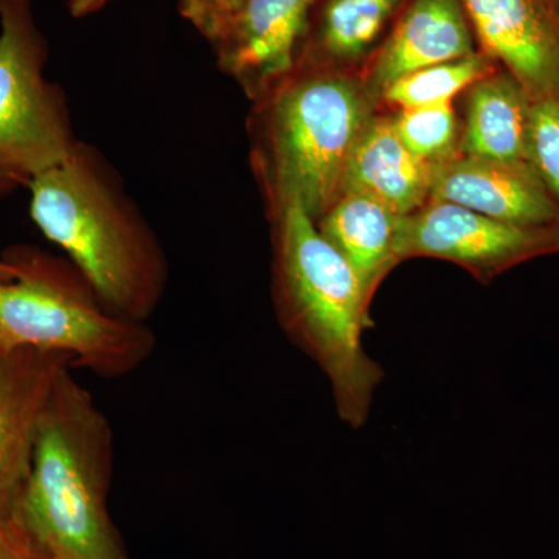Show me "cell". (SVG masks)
<instances>
[{
  "label": "cell",
  "mask_w": 559,
  "mask_h": 559,
  "mask_svg": "<svg viewBox=\"0 0 559 559\" xmlns=\"http://www.w3.org/2000/svg\"><path fill=\"white\" fill-rule=\"evenodd\" d=\"M31 216L64 250L105 307L148 323L170 278L167 253L100 150L80 140L28 186Z\"/></svg>",
  "instance_id": "cell-1"
},
{
  "label": "cell",
  "mask_w": 559,
  "mask_h": 559,
  "mask_svg": "<svg viewBox=\"0 0 559 559\" xmlns=\"http://www.w3.org/2000/svg\"><path fill=\"white\" fill-rule=\"evenodd\" d=\"M271 219L272 296L280 326L329 378L342 421L360 429L384 380L362 345L364 331L373 325L371 301L355 270L299 205Z\"/></svg>",
  "instance_id": "cell-2"
},
{
  "label": "cell",
  "mask_w": 559,
  "mask_h": 559,
  "mask_svg": "<svg viewBox=\"0 0 559 559\" xmlns=\"http://www.w3.org/2000/svg\"><path fill=\"white\" fill-rule=\"evenodd\" d=\"M112 474L109 419L68 369L40 419L10 518L51 559H130L108 510Z\"/></svg>",
  "instance_id": "cell-3"
},
{
  "label": "cell",
  "mask_w": 559,
  "mask_h": 559,
  "mask_svg": "<svg viewBox=\"0 0 559 559\" xmlns=\"http://www.w3.org/2000/svg\"><path fill=\"white\" fill-rule=\"evenodd\" d=\"M374 102L347 70L304 68L253 102L252 165L271 215L299 205L318 223L329 212Z\"/></svg>",
  "instance_id": "cell-4"
},
{
  "label": "cell",
  "mask_w": 559,
  "mask_h": 559,
  "mask_svg": "<svg viewBox=\"0 0 559 559\" xmlns=\"http://www.w3.org/2000/svg\"><path fill=\"white\" fill-rule=\"evenodd\" d=\"M16 275L0 283V352L62 353L106 380L130 377L156 349L148 323L110 312L69 259L38 248L7 250Z\"/></svg>",
  "instance_id": "cell-5"
},
{
  "label": "cell",
  "mask_w": 559,
  "mask_h": 559,
  "mask_svg": "<svg viewBox=\"0 0 559 559\" xmlns=\"http://www.w3.org/2000/svg\"><path fill=\"white\" fill-rule=\"evenodd\" d=\"M47 57L31 0H0V198L28 189L80 142L64 91L44 75Z\"/></svg>",
  "instance_id": "cell-6"
},
{
  "label": "cell",
  "mask_w": 559,
  "mask_h": 559,
  "mask_svg": "<svg viewBox=\"0 0 559 559\" xmlns=\"http://www.w3.org/2000/svg\"><path fill=\"white\" fill-rule=\"evenodd\" d=\"M555 253H559V226H516L441 201L426 202L409 215L396 216V263L432 257L488 282L511 267Z\"/></svg>",
  "instance_id": "cell-7"
},
{
  "label": "cell",
  "mask_w": 559,
  "mask_h": 559,
  "mask_svg": "<svg viewBox=\"0 0 559 559\" xmlns=\"http://www.w3.org/2000/svg\"><path fill=\"white\" fill-rule=\"evenodd\" d=\"M477 47L532 102L559 106V0H462Z\"/></svg>",
  "instance_id": "cell-8"
},
{
  "label": "cell",
  "mask_w": 559,
  "mask_h": 559,
  "mask_svg": "<svg viewBox=\"0 0 559 559\" xmlns=\"http://www.w3.org/2000/svg\"><path fill=\"white\" fill-rule=\"evenodd\" d=\"M318 0H246L226 32L212 44L224 75L259 100L296 64Z\"/></svg>",
  "instance_id": "cell-9"
},
{
  "label": "cell",
  "mask_w": 559,
  "mask_h": 559,
  "mask_svg": "<svg viewBox=\"0 0 559 559\" xmlns=\"http://www.w3.org/2000/svg\"><path fill=\"white\" fill-rule=\"evenodd\" d=\"M68 355L46 349L0 352V518H10L28 473L40 419Z\"/></svg>",
  "instance_id": "cell-10"
},
{
  "label": "cell",
  "mask_w": 559,
  "mask_h": 559,
  "mask_svg": "<svg viewBox=\"0 0 559 559\" xmlns=\"http://www.w3.org/2000/svg\"><path fill=\"white\" fill-rule=\"evenodd\" d=\"M429 201L452 202L516 226H559V205L527 160L454 154L432 165Z\"/></svg>",
  "instance_id": "cell-11"
},
{
  "label": "cell",
  "mask_w": 559,
  "mask_h": 559,
  "mask_svg": "<svg viewBox=\"0 0 559 559\" xmlns=\"http://www.w3.org/2000/svg\"><path fill=\"white\" fill-rule=\"evenodd\" d=\"M479 50L462 0H409L362 81L374 100L396 80Z\"/></svg>",
  "instance_id": "cell-12"
},
{
  "label": "cell",
  "mask_w": 559,
  "mask_h": 559,
  "mask_svg": "<svg viewBox=\"0 0 559 559\" xmlns=\"http://www.w3.org/2000/svg\"><path fill=\"white\" fill-rule=\"evenodd\" d=\"M430 183L432 164L403 145L392 119L371 117L349 154L341 197L360 194L404 216L429 202Z\"/></svg>",
  "instance_id": "cell-13"
},
{
  "label": "cell",
  "mask_w": 559,
  "mask_h": 559,
  "mask_svg": "<svg viewBox=\"0 0 559 559\" xmlns=\"http://www.w3.org/2000/svg\"><path fill=\"white\" fill-rule=\"evenodd\" d=\"M409 0H318L294 68L347 70L373 53Z\"/></svg>",
  "instance_id": "cell-14"
},
{
  "label": "cell",
  "mask_w": 559,
  "mask_h": 559,
  "mask_svg": "<svg viewBox=\"0 0 559 559\" xmlns=\"http://www.w3.org/2000/svg\"><path fill=\"white\" fill-rule=\"evenodd\" d=\"M532 100L506 69L499 68L471 86L465 130L457 151L492 160H525Z\"/></svg>",
  "instance_id": "cell-15"
},
{
  "label": "cell",
  "mask_w": 559,
  "mask_h": 559,
  "mask_svg": "<svg viewBox=\"0 0 559 559\" xmlns=\"http://www.w3.org/2000/svg\"><path fill=\"white\" fill-rule=\"evenodd\" d=\"M396 216L360 194H342L316 223L320 234L355 270L370 301L385 275L396 266L393 255Z\"/></svg>",
  "instance_id": "cell-16"
},
{
  "label": "cell",
  "mask_w": 559,
  "mask_h": 559,
  "mask_svg": "<svg viewBox=\"0 0 559 559\" xmlns=\"http://www.w3.org/2000/svg\"><path fill=\"white\" fill-rule=\"evenodd\" d=\"M498 68V62L477 50L462 60L412 72L390 84L381 98L400 110L443 105Z\"/></svg>",
  "instance_id": "cell-17"
},
{
  "label": "cell",
  "mask_w": 559,
  "mask_h": 559,
  "mask_svg": "<svg viewBox=\"0 0 559 559\" xmlns=\"http://www.w3.org/2000/svg\"><path fill=\"white\" fill-rule=\"evenodd\" d=\"M393 128L403 145L418 159L439 164L457 154V121L451 103L401 109Z\"/></svg>",
  "instance_id": "cell-18"
},
{
  "label": "cell",
  "mask_w": 559,
  "mask_h": 559,
  "mask_svg": "<svg viewBox=\"0 0 559 559\" xmlns=\"http://www.w3.org/2000/svg\"><path fill=\"white\" fill-rule=\"evenodd\" d=\"M525 160L559 205V106L554 103L532 102L530 106Z\"/></svg>",
  "instance_id": "cell-19"
},
{
  "label": "cell",
  "mask_w": 559,
  "mask_h": 559,
  "mask_svg": "<svg viewBox=\"0 0 559 559\" xmlns=\"http://www.w3.org/2000/svg\"><path fill=\"white\" fill-rule=\"evenodd\" d=\"M246 0H180L179 13L210 44L226 32Z\"/></svg>",
  "instance_id": "cell-20"
},
{
  "label": "cell",
  "mask_w": 559,
  "mask_h": 559,
  "mask_svg": "<svg viewBox=\"0 0 559 559\" xmlns=\"http://www.w3.org/2000/svg\"><path fill=\"white\" fill-rule=\"evenodd\" d=\"M0 559H50L11 518H0Z\"/></svg>",
  "instance_id": "cell-21"
},
{
  "label": "cell",
  "mask_w": 559,
  "mask_h": 559,
  "mask_svg": "<svg viewBox=\"0 0 559 559\" xmlns=\"http://www.w3.org/2000/svg\"><path fill=\"white\" fill-rule=\"evenodd\" d=\"M109 0H69V11L73 17H86L105 9Z\"/></svg>",
  "instance_id": "cell-22"
},
{
  "label": "cell",
  "mask_w": 559,
  "mask_h": 559,
  "mask_svg": "<svg viewBox=\"0 0 559 559\" xmlns=\"http://www.w3.org/2000/svg\"><path fill=\"white\" fill-rule=\"evenodd\" d=\"M14 275H16V271H14L13 264L5 259H0V283L10 282Z\"/></svg>",
  "instance_id": "cell-23"
},
{
  "label": "cell",
  "mask_w": 559,
  "mask_h": 559,
  "mask_svg": "<svg viewBox=\"0 0 559 559\" xmlns=\"http://www.w3.org/2000/svg\"><path fill=\"white\" fill-rule=\"evenodd\" d=\"M51 559V558H50Z\"/></svg>",
  "instance_id": "cell-24"
}]
</instances>
